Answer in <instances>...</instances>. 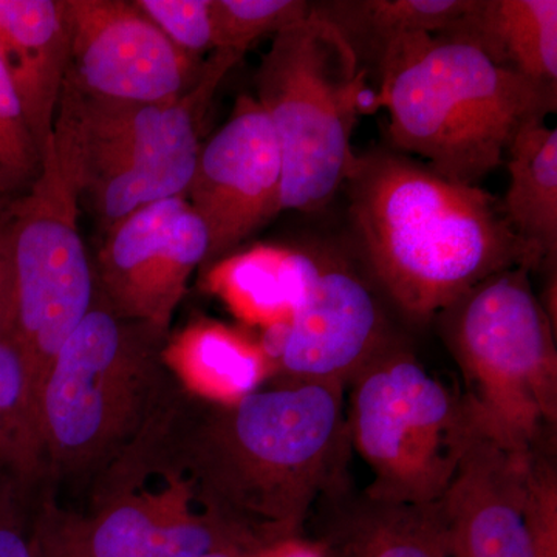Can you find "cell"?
<instances>
[{
	"label": "cell",
	"mask_w": 557,
	"mask_h": 557,
	"mask_svg": "<svg viewBox=\"0 0 557 557\" xmlns=\"http://www.w3.org/2000/svg\"><path fill=\"white\" fill-rule=\"evenodd\" d=\"M208 248L207 228L188 205L115 311L170 332L189 278L194 271L205 265Z\"/></svg>",
	"instance_id": "7402d4cb"
},
{
	"label": "cell",
	"mask_w": 557,
	"mask_h": 557,
	"mask_svg": "<svg viewBox=\"0 0 557 557\" xmlns=\"http://www.w3.org/2000/svg\"><path fill=\"white\" fill-rule=\"evenodd\" d=\"M203 557H260L256 555H249V553L245 552H236V549H225V552H215L209 553V555Z\"/></svg>",
	"instance_id": "d6a6232c"
},
{
	"label": "cell",
	"mask_w": 557,
	"mask_h": 557,
	"mask_svg": "<svg viewBox=\"0 0 557 557\" xmlns=\"http://www.w3.org/2000/svg\"><path fill=\"white\" fill-rule=\"evenodd\" d=\"M530 453L486 435L469 449L442 498L450 557H534L525 519Z\"/></svg>",
	"instance_id": "5bb4252c"
},
{
	"label": "cell",
	"mask_w": 557,
	"mask_h": 557,
	"mask_svg": "<svg viewBox=\"0 0 557 557\" xmlns=\"http://www.w3.org/2000/svg\"><path fill=\"white\" fill-rule=\"evenodd\" d=\"M244 54L214 50L180 97L157 102L95 100L67 83L83 196L108 233L132 212L185 196L201 149L199 132L223 78Z\"/></svg>",
	"instance_id": "9c48e42d"
},
{
	"label": "cell",
	"mask_w": 557,
	"mask_h": 557,
	"mask_svg": "<svg viewBox=\"0 0 557 557\" xmlns=\"http://www.w3.org/2000/svg\"><path fill=\"white\" fill-rule=\"evenodd\" d=\"M186 207L185 196L157 201L132 212L106 233L94 273L98 292L112 309H119L129 295Z\"/></svg>",
	"instance_id": "603a6c76"
},
{
	"label": "cell",
	"mask_w": 557,
	"mask_h": 557,
	"mask_svg": "<svg viewBox=\"0 0 557 557\" xmlns=\"http://www.w3.org/2000/svg\"><path fill=\"white\" fill-rule=\"evenodd\" d=\"M67 62L61 0H0V64L40 156L57 123Z\"/></svg>",
	"instance_id": "9a60e30c"
},
{
	"label": "cell",
	"mask_w": 557,
	"mask_h": 557,
	"mask_svg": "<svg viewBox=\"0 0 557 557\" xmlns=\"http://www.w3.org/2000/svg\"><path fill=\"white\" fill-rule=\"evenodd\" d=\"M171 426L201 508L258 555L298 537L318 498L343 486L344 384L288 381L233 403L180 387Z\"/></svg>",
	"instance_id": "6da1fadb"
},
{
	"label": "cell",
	"mask_w": 557,
	"mask_h": 557,
	"mask_svg": "<svg viewBox=\"0 0 557 557\" xmlns=\"http://www.w3.org/2000/svg\"><path fill=\"white\" fill-rule=\"evenodd\" d=\"M333 557H450L442 500L392 504L364 497L336 508L319 545Z\"/></svg>",
	"instance_id": "ac0fdd59"
},
{
	"label": "cell",
	"mask_w": 557,
	"mask_h": 557,
	"mask_svg": "<svg viewBox=\"0 0 557 557\" xmlns=\"http://www.w3.org/2000/svg\"><path fill=\"white\" fill-rule=\"evenodd\" d=\"M40 170V153L16 90L0 64V205L22 196Z\"/></svg>",
	"instance_id": "484cf974"
},
{
	"label": "cell",
	"mask_w": 557,
	"mask_h": 557,
	"mask_svg": "<svg viewBox=\"0 0 557 557\" xmlns=\"http://www.w3.org/2000/svg\"><path fill=\"white\" fill-rule=\"evenodd\" d=\"M313 249L317 273L285 327L273 368L289 381L346 384L405 336L347 237L314 240Z\"/></svg>",
	"instance_id": "8fae6325"
},
{
	"label": "cell",
	"mask_w": 557,
	"mask_h": 557,
	"mask_svg": "<svg viewBox=\"0 0 557 557\" xmlns=\"http://www.w3.org/2000/svg\"><path fill=\"white\" fill-rule=\"evenodd\" d=\"M260 557H329L324 549L317 544H306L299 537L278 544L276 547L267 549Z\"/></svg>",
	"instance_id": "1f68e13d"
},
{
	"label": "cell",
	"mask_w": 557,
	"mask_h": 557,
	"mask_svg": "<svg viewBox=\"0 0 557 557\" xmlns=\"http://www.w3.org/2000/svg\"><path fill=\"white\" fill-rule=\"evenodd\" d=\"M73 90L95 100L157 102L180 97L203 61L177 49L126 0H61Z\"/></svg>",
	"instance_id": "7c38bea8"
},
{
	"label": "cell",
	"mask_w": 557,
	"mask_h": 557,
	"mask_svg": "<svg viewBox=\"0 0 557 557\" xmlns=\"http://www.w3.org/2000/svg\"><path fill=\"white\" fill-rule=\"evenodd\" d=\"M282 157V211H324L343 189L370 90L346 40L310 14L277 33L255 76Z\"/></svg>",
	"instance_id": "8992f818"
},
{
	"label": "cell",
	"mask_w": 557,
	"mask_h": 557,
	"mask_svg": "<svg viewBox=\"0 0 557 557\" xmlns=\"http://www.w3.org/2000/svg\"><path fill=\"white\" fill-rule=\"evenodd\" d=\"M351 383V446L373 474L366 494L392 504L442 500L469 449L485 435L467 397L432 375L405 338Z\"/></svg>",
	"instance_id": "ba28073f"
},
{
	"label": "cell",
	"mask_w": 557,
	"mask_h": 557,
	"mask_svg": "<svg viewBox=\"0 0 557 557\" xmlns=\"http://www.w3.org/2000/svg\"><path fill=\"white\" fill-rule=\"evenodd\" d=\"M2 211H3V208H2V207H0V214H2Z\"/></svg>",
	"instance_id": "836d02e7"
},
{
	"label": "cell",
	"mask_w": 557,
	"mask_h": 557,
	"mask_svg": "<svg viewBox=\"0 0 557 557\" xmlns=\"http://www.w3.org/2000/svg\"><path fill=\"white\" fill-rule=\"evenodd\" d=\"M310 14L307 0H211L212 46L245 54L263 36L274 38Z\"/></svg>",
	"instance_id": "d4e9b609"
},
{
	"label": "cell",
	"mask_w": 557,
	"mask_h": 557,
	"mask_svg": "<svg viewBox=\"0 0 557 557\" xmlns=\"http://www.w3.org/2000/svg\"><path fill=\"white\" fill-rule=\"evenodd\" d=\"M282 157L255 97L242 95L228 121L201 146L186 201L208 233L205 265L237 251L282 212Z\"/></svg>",
	"instance_id": "4fadbf2b"
},
{
	"label": "cell",
	"mask_w": 557,
	"mask_h": 557,
	"mask_svg": "<svg viewBox=\"0 0 557 557\" xmlns=\"http://www.w3.org/2000/svg\"><path fill=\"white\" fill-rule=\"evenodd\" d=\"M83 196L75 115L62 91L38 177L3 208L13 258V336L21 347L33 401L58 351L94 304L97 282L79 231Z\"/></svg>",
	"instance_id": "52a82bcc"
},
{
	"label": "cell",
	"mask_w": 557,
	"mask_h": 557,
	"mask_svg": "<svg viewBox=\"0 0 557 557\" xmlns=\"http://www.w3.org/2000/svg\"><path fill=\"white\" fill-rule=\"evenodd\" d=\"M438 35L474 47L497 67L557 89L556 0H472Z\"/></svg>",
	"instance_id": "e0dca14e"
},
{
	"label": "cell",
	"mask_w": 557,
	"mask_h": 557,
	"mask_svg": "<svg viewBox=\"0 0 557 557\" xmlns=\"http://www.w3.org/2000/svg\"><path fill=\"white\" fill-rule=\"evenodd\" d=\"M32 553L33 557H87L81 516L58 507L49 483L39 491L33 508Z\"/></svg>",
	"instance_id": "f1b7e54d"
},
{
	"label": "cell",
	"mask_w": 557,
	"mask_h": 557,
	"mask_svg": "<svg viewBox=\"0 0 557 557\" xmlns=\"http://www.w3.org/2000/svg\"><path fill=\"white\" fill-rule=\"evenodd\" d=\"M170 332L123 317L95 292L40 384L36 424L46 482L91 483L178 388L164 362Z\"/></svg>",
	"instance_id": "277c9868"
},
{
	"label": "cell",
	"mask_w": 557,
	"mask_h": 557,
	"mask_svg": "<svg viewBox=\"0 0 557 557\" xmlns=\"http://www.w3.org/2000/svg\"><path fill=\"white\" fill-rule=\"evenodd\" d=\"M530 271H498L435 317L483 434L522 453L542 448L557 420L555 325Z\"/></svg>",
	"instance_id": "5b68a950"
},
{
	"label": "cell",
	"mask_w": 557,
	"mask_h": 557,
	"mask_svg": "<svg viewBox=\"0 0 557 557\" xmlns=\"http://www.w3.org/2000/svg\"><path fill=\"white\" fill-rule=\"evenodd\" d=\"M81 530L87 557H203L225 549L256 555L201 508L164 418L90 483V511Z\"/></svg>",
	"instance_id": "30bf717a"
},
{
	"label": "cell",
	"mask_w": 557,
	"mask_h": 557,
	"mask_svg": "<svg viewBox=\"0 0 557 557\" xmlns=\"http://www.w3.org/2000/svg\"><path fill=\"white\" fill-rule=\"evenodd\" d=\"M525 519L534 557H557V475L542 448L528 456Z\"/></svg>",
	"instance_id": "4316f807"
},
{
	"label": "cell",
	"mask_w": 557,
	"mask_h": 557,
	"mask_svg": "<svg viewBox=\"0 0 557 557\" xmlns=\"http://www.w3.org/2000/svg\"><path fill=\"white\" fill-rule=\"evenodd\" d=\"M0 478L46 482L30 375L13 335L0 338Z\"/></svg>",
	"instance_id": "cb8c5ba5"
},
{
	"label": "cell",
	"mask_w": 557,
	"mask_h": 557,
	"mask_svg": "<svg viewBox=\"0 0 557 557\" xmlns=\"http://www.w3.org/2000/svg\"><path fill=\"white\" fill-rule=\"evenodd\" d=\"M370 108L387 112L391 148L442 177L479 186L530 121L557 110V89L494 65L442 35L410 36L384 61Z\"/></svg>",
	"instance_id": "3957f363"
},
{
	"label": "cell",
	"mask_w": 557,
	"mask_h": 557,
	"mask_svg": "<svg viewBox=\"0 0 557 557\" xmlns=\"http://www.w3.org/2000/svg\"><path fill=\"white\" fill-rule=\"evenodd\" d=\"M347 239L391 306L426 324L509 267L536 269L500 201L392 148L355 156Z\"/></svg>",
	"instance_id": "7a4b0ae2"
},
{
	"label": "cell",
	"mask_w": 557,
	"mask_h": 557,
	"mask_svg": "<svg viewBox=\"0 0 557 557\" xmlns=\"http://www.w3.org/2000/svg\"><path fill=\"white\" fill-rule=\"evenodd\" d=\"M16 293L5 214H0V338L13 335Z\"/></svg>",
	"instance_id": "4dcf8cb0"
},
{
	"label": "cell",
	"mask_w": 557,
	"mask_h": 557,
	"mask_svg": "<svg viewBox=\"0 0 557 557\" xmlns=\"http://www.w3.org/2000/svg\"><path fill=\"white\" fill-rule=\"evenodd\" d=\"M163 357L178 386L205 401L247 397L274 370L259 341L205 319L168 336Z\"/></svg>",
	"instance_id": "d6986e66"
},
{
	"label": "cell",
	"mask_w": 557,
	"mask_h": 557,
	"mask_svg": "<svg viewBox=\"0 0 557 557\" xmlns=\"http://www.w3.org/2000/svg\"><path fill=\"white\" fill-rule=\"evenodd\" d=\"M40 486L0 478V557H33L32 518Z\"/></svg>",
	"instance_id": "f546056e"
},
{
	"label": "cell",
	"mask_w": 557,
	"mask_h": 557,
	"mask_svg": "<svg viewBox=\"0 0 557 557\" xmlns=\"http://www.w3.org/2000/svg\"><path fill=\"white\" fill-rule=\"evenodd\" d=\"M472 0H318L311 14L346 40L368 84L375 83L391 51L410 36L438 35Z\"/></svg>",
	"instance_id": "ffe728a7"
},
{
	"label": "cell",
	"mask_w": 557,
	"mask_h": 557,
	"mask_svg": "<svg viewBox=\"0 0 557 557\" xmlns=\"http://www.w3.org/2000/svg\"><path fill=\"white\" fill-rule=\"evenodd\" d=\"M177 49L203 57L212 46L211 0H135Z\"/></svg>",
	"instance_id": "83f0119b"
},
{
	"label": "cell",
	"mask_w": 557,
	"mask_h": 557,
	"mask_svg": "<svg viewBox=\"0 0 557 557\" xmlns=\"http://www.w3.org/2000/svg\"><path fill=\"white\" fill-rule=\"evenodd\" d=\"M314 273L313 245H256L208 265L205 285L244 324L263 330L292 319Z\"/></svg>",
	"instance_id": "2e32d148"
},
{
	"label": "cell",
	"mask_w": 557,
	"mask_h": 557,
	"mask_svg": "<svg viewBox=\"0 0 557 557\" xmlns=\"http://www.w3.org/2000/svg\"><path fill=\"white\" fill-rule=\"evenodd\" d=\"M508 189L500 201L534 267H556L557 131L537 119L520 127L505 152Z\"/></svg>",
	"instance_id": "44dd1931"
}]
</instances>
